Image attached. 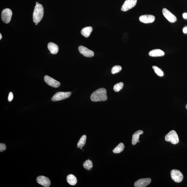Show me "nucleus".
Returning a JSON list of instances; mask_svg holds the SVG:
<instances>
[{"instance_id": "obj_11", "label": "nucleus", "mask_w": 187, "mask_h": 187, "mask_svg": "<svg viewBox=\"0 0 187 187\" xmlns=\"http://www.w3.org/2000/svg\"><path fill=\"white\" fill-rule=\"evenodd\" d=\"M79 50L80 53L85 57L90 58L94 56V52L85 46H80L79 48Z\"/></svg>"}, {"instance_id": "obj_30", "label": "nucleus", "mask_w": 187, "mask_h": 187, "mask_svg": "<svg viewBox=\"0 0 187 187\" xmlns=\"http://www.w3.org/2000/svg\"><path fill=\"white\" fill-rule=\"evenodd\" d=\"M38 2H36V5L38 4Z\"/></svg>"}, {"instance_id": "obj_9", "label": "nucleus", "mask_w": 187, "mask_h": 187, "mask_svg": "<svg viewBox=\"0 0 187 187\" xmlns=\"http://www.w3.org/2000/svg\"><path fill=\"white\" fill-rule=\"evenodd\" d=\"M162 12L163 16L168 21L172 23H174L176 21L177 18L175 16L167 9H163L162 10Z\"/></svg>"}, {"instance_id": "obj_15", "label": "nucleus", "mask_w": 187, "mask_h": 187, "mask_svg": "<svg viewBox=\"0 0 187 187\" xmlns=\"http://www.w3.org/2000/svg\"><path fill=\"white\" fill-rule=\"evenodd\" d=\"M149 55L152 57H162L164 56L165 53L160 49H154L149 52Z\"/></svg>"}, {"instance_id": "obj_25", "label": "nucleus", "mask_w": 187, "mask_h": 187, "mask_svg": "<svg viewBox=\"0 0 187 187\" xmlns=\"http://www.w3.org/2000/svg\"><path fill=\"white\" fill-rule=\"evenodd\" d=\"M6 149V145L4 144H0V152H2L4 151Z\"/></svg>"}, {"instance_id": "obj_18", "label": "nucleus", "mask_w": 187, "mask_h": 187, "mask_svg": "<svg viewBox=\"0 0 187 187\" xmlns=\"http://www.w3.org/2000/svg\"><path fill=\"white\" fill-rule=\"evenodd\" d=\"M67 181L70 185H75L77 183V179L76 177L72 174H70L67 176Z\"/></svg>"}, {"instance_id": "obj_32", "label": "nucleus", "mask_w": 187, "mask_h": 187, "mask_svg": "<svg viewBox=\"0 0 187 187\" xmlns=\"http://www.w3.org/2000/svg\"><path fill=\"white\" fill-rule=\"evenodd\" d=\"M186 109L187 110V105H186Z\"/></svg>"}, {"instance_id": "obj_19", "label": "nucleus", "mask_w": 187, "mask_h": 187, "mask_svg": "<svg viewBox=\"0 0 187 187\" xmlns=\"http://www.w3.org/2000/svg\"><path fill=\"white\" fill-rule=\"evenodd\" d=\"M125 148L124 145L123 143H120L113 150V152L115 154H118L123 152Z\"/></svg>"}, {"instance_id": "obj_31", "label": "nucleus", "mask_w": 187, "mask_h": 187, "mask_svg": "<svg viewBox=\"0 0 187 187\" xmlns=\"http://www.w3.org/2000/svg\"><path fill=\"white\" fill-rule=\"evenodd\" d=\"M38 23H35V25H37L38 24Z\"/></svg>"}, {"instance_id": "obj_12", "label": "nucleus", "mask_w": 187, "mask_h": 187, "mask_svg": "<svg viewBox=\"0 0 187 187\" xmlns=\"http://www.w3.org/2000/svg\"><path fill=\"white\" fill-rule=\"evenodd\" d=\"M152 180L150 178H142L135 182L134 186L136 187H145L149 184Z\"/></svg>"}, {"instance_id": "obj_2", "label": "nucleus", "mask_w": 187, "mask_h": 187, "mask_svg": "<svg viewBox=\"0 0 187 187\" xmlns=\"http://www.w3.org/2000/svg\"><path fill=\"white\" fill-rule=\"evenodd\" d=\"M44 15V8L42 5H36L33 13V21L35 23L40 22L42 19Z\"/></svg>"}, {"instance_id": "obj_3", "label": "nucleus", "mask_w": 187, "mask_h": 187, "mask_svg": "<svg viewBox=\"0 0 187 187\" xmlns=\"http://www.w3.org/2000/svg\"><path fill=\"white\" fill-rule=\"evenodd\" d=\"M165 140L166 141L170 142L174 145L178 144L179 141L178 135L174 130H171L166 135Z\"/></svg>"}, {"instance_id": "obj_28", "label": "nucleus", "mask_w": 187, "mask_h": 187, "mask_svg": "<svg viewBox=\"0 0 187 187\" xmlns=\"http://www.w3.org/2000/svg\"><path fill=\"white\" fill-rule=\"evenodd\" d=\"M183 32L184 33H187V27H185L183 28Z\"/></svg>"}, {"instance_id": "obj_4", "label": "nucleus", "mask_w": 187, "mask_h": 187, "mask_svg": "<svg viewBox=\"0 0 187 187\" xmlns=\"http://www.w3.org/2000/svg\"><path fill=\"white\" fill-rule=\"evenodd\" d=\"M72 92H58L55 94L51 98V100L54 102L64 100L69 98L71 95Z\"/></svg>"}, {"instance_id": "obj_7", "label": "nucleus", "mask_w": 187, "mask_h": 187, "mask_svg": "<svg viewBox=\"0 0 187 187\" xmlns=\"http://www.w3.org/2000/svg\"><path fill=\"white\" fill-rule=\"evenodd\" d=\"M137 3V0H126L122 6V11H128L136 6Z\"/></svg>"}, {"instance_id": "obj_29", "label": "nucleus", "mask_w": 187, "mask_h": 187, "mask_svg": "<svg viewBox=\"0 0 187 187\" xmlns=\"http://www.w3.org/2000/svg\"><path fill=\"white\" fill-rule=\"evenodd\" d=\"M2 36L1 34H0V40L2 39Z\"/></svg>"}, {"instance_id": "obj_5", "label": "nucleus", "mask_w": 187, "mask_h": 187, "mask_svg": "<svg viewBox=\"0 0 187 187\" xmlns=\"http://www.w3.org/2000/svg\"><path fill=\"white\" fill-rule=\"evenodd\" d=\"M13 14L12 10L9 9H6L2 10V19L4 22L8 24L10 22Z\"/></svg>"}, {"instance_id": "obj_21", "label": "nucleus", "mask_w": 187, "mask_h": 187, "mask_svg": "<svg viewBox=\"0 0 187 187\" xmlns=\"http://www.w3.org/2000/svg\"><path fill=\"white\" fill-rule=\"evenodd\" d=\"M86 135H83L78 143V148H80L84 146L86 142Z\"/></svg>"}, {"instance_id": "obj_1", "label": "nucleus", "mask_w": 187, "mask_h": 187, "mask_svg": "<svg viewBox=\"0 0 187 187\" xmlns=\"http://www.w3.org/2000/svg\"><path fill=\"white\" fill-rule=\"evenodd\" d=\"M90 99L93 102L105 101L107 100V91L105 88H100L95 91L90 96Z\"/></svg>"}, {"instance_id": "obj_16", "label": "nucleus", "mask_w": 187, "mask_h": 187, "mask_svg": "<svg viewBox=\"0 0 187 187\" xmlns=\"http://www.w3.org/2000/svg\"><path fill=\"white\" fill-rule=\"evenodd\" d=\"M143 133V131L141 130H139L135 132L132 136V144L133 145H136L139 141L140 135Z\"/></svg>"}, {"instance_id": "obj_14", "label": "nucleus", "mask_w": 187, "mask_h": 187, "mask_svg": "<svg viewBox=\"0 0 187 187\" xmlns=\"http://www.w3.org/2000/svg\"><path fill=\"white\" fill-rule=\"evenodd\" d=\"M48 48L52 54H55L58 53L59 47L56 44L53 42L49 43L48 44Z\"/></svg>"}, {"instance_id": "obj_26", "label": "nucleus", "mask_w": 187, "mask_h": 187, "mask_svg": "<svg viewBox=\"0 0 187 187\" xmlns=\"http://www.w3.org/2000/svg\"><path fill=\"white\" fill-rule=\"evenodd\" d=\"M13 98V93L12 92H10L9 93L8 98V101L9 102H11Z\"/></svg>"}, {"instance_id": "obj_24", "label": "nucleus", "mask_w": 187, "mask_h": 187, "mask_svg": "<svg viewBox=\"0 0 187 187\" xmlns=\"http://www.w3.org/2000/svg\"><path fill=\"white\" fill-rule=\"evenodd\" d=\"M122 69L121 66H114L111 70V73L113 74L118 73L120 72Z\"/></svg>"}, {"instance_id": "obj_20", "label": "nucleus", "mask_w": 187, "mask_h": 187, "mask_svg": "<svg viewBox=\"0 0 187 187\" xmlns=\"http://www.w3.org/2000/svg\"><path fill=\"white\" fill-rule=\"evenodd\" d=\"M83 166L86 169L89 170L92 169L93 167L92 161L88 159L83 163Z\"/></svg>"}, {"instance_id": "obj_22", "label": "nucleus", "mask_w": 187, "mask_h": 187, "mask_svg": "<svg viewBox=\"0 0 187 187\" xmlns=\"http://www.w3.org/2000/svg\"><path fill=\"white\" fill-rule=\"evenodd\" d=\"M123 82H120L114 85L113 87V90L116 92L119 91L123 86Z\"/></svg>"}, {"instance_id": "obj_34", "label": "nucleus", "mask_w": 187, "mask_h": 187, "mask_svg": "<svg viewBox=\"0 0 187 187\" xmlns=\"http://www.w3.org/2000/svg\"><path fill=\"white\" fill-rule=\"evenodd\" d=\"M138 142H140V141H139H139H138Z\"/></svg>"}, {"instance_id": "obj_23", "label": "nucleus", "mask_w": 187, "mask_h": 187, "mask_svg": "<svg viewBox=\"0 0 187 187\" xmlns=\"http://www.w3.org/2000/svg\"><path fill=\"white\" fill-rule=\"evenodd\" d=\"M152 68L154 70V71L158 76L160 77H163V72L162 71V70L159 68L158 67L156 66H152Z\"/></svg>"}, {"instance_id": "obj_33", "label": "nucleus", "mask_w": 187, "mask_h": 187, "mask_svg": "<svg viewBox=\"0 0 187 187\" xmlns=\"http://www.w3.org/2000/svg\"><path fill=\"white\" fill-rule=\"evenodd\" d=\"M80 149H82V147L80 148Z\"/></svg>"}, {"instance_id": "obj_6", "label": "nucleus", "mask_w": 187, "mask_h": 187, "mask_svg": "<svg viewBox=\"0 0 187 187\" xmlns=\"http://www.w3.org/2000/svg\"><path fill=\"white\" fill-rule=\"evenodd\" d=\"M171 177L172 180L175 182L180 183L182 181L183 176L180 171L173 170L171 171Z\"/></svg>"}, {"instance_id": "obj_8", "label": "nucleus", "mask_w": 187, "mask_h": 187, "mask_svg": "<svg viewBox=\"0 0 187 187\" xmlns=\"http://www.w3.org/2000/svg\"><path fill=\"white\" fill-rule=\"evenodd\" d=\"M44 80L47 84L52 87L58 88L60 86V82L47 75L44 77Z\"/></svg>"}, {"instance_id": "obj_13", "label": "nucleus", "mask_w": 187, "mask_h": 187, "mask_svg": "<svg viewBox=\"0 0 187 187\" xmlns=\"http://www.w3.org/2000/svg\"><path fill=\"white\" fill-rule=\"evenodd\" d=\"M139 20L141 22L148 24L154 22L155 20V17L152 15H142L139 17Z\"/></svg>"}, {"instance_id": "obj_10", "label": "nucleus", "mask_w": 187, "mask_h": 187, "mask_svg": "<svg viewBox=\"0 0 187 187\" xmlns=\"http://www.w3.org/2000/svg\"><path fill=\"white\" fill-rule=\"evenodd\" d=\"M36 181L38 184L44 187H48L50 185L51 182L50 179L45 176H38L36 179Z\"/></svg>"}, {"instance_id": "obj_17", "label": "nucleus", "mask_w": 187, "mask_h": 187, "mask_svg": "<svg viewBox=\"0 0 187 187\" xmlns=\"http://www.w3.org/2000/svg\"><path fill=\"white\" fill-rule=\"evenodd\" d=\"M92 31L93 28L92 27H87L82 28L81 31V33L82 35L85 37L88 38L89 37Z\"/></svg>"}, {"instance_id": "obj_27", "label": "nucleus", "mask_w": 187, "mask_h": 187, "mask_svg": "<svg viewBox=\"0 0 187 187\" xmlns=\"http://www.w3.org/2000/svg\"><path fill=\"white\" fill-rule=\"evenodd\" d=\"M183 17L184 19H187V13H184L183 14Z\"/></svg>"}]
</instances>
